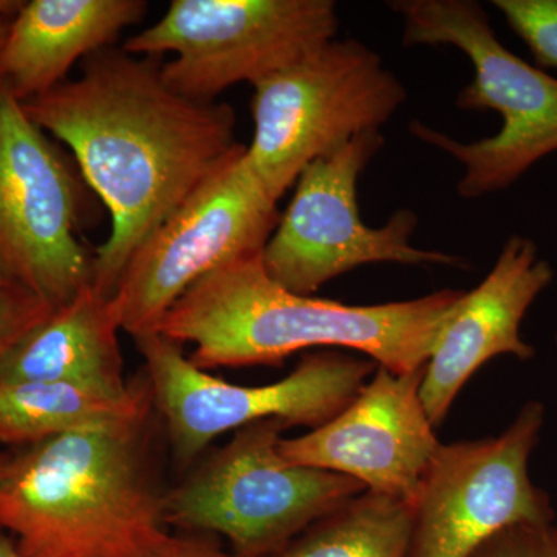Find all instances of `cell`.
Here are the masks:
<instances>
[{"label":"cell","instance_id":"4","mask_svg":"<svg viewBox=\"0 0 557 557\" xmlns=\"http://www.w3.org/2000/svg\"><path fill=\"white\" fill-rule=\"evenodd\" d=\"M403 20V44L450 46L463 51L474 79L458 94L457 106L494 110L504 120L494 137L463 143L412 123L421 141L449 153L465 168L458 196L479 199L507 189L539 160L557 150V79L502 46L486 11L474 0L388 2Z\"/></svg>","mask_w":557,"mask_h":557},{"label":"cell","instance_id":"11","mask_svg":"<svg viewBox=\"0 0 557 557\" xmlns=\"http://www.w3.org/2000/svg\"><path fill=\"white\" fill-rule=\"evenodd\" d=\"M244 152L237 146L127 260L110 299L132 338L153 332L201 277L269 244L281 219L277 203L245 170Z\"/></svg>","mask_w":557,"mask_h":557},{"label":"cell","instance_id":"1","mask_svg":"<svg viewBox=\"0 0 557 557\" xmlns=\"http://www.w3.org/2000/svg\"><path fill=\"white\" fill-rule=\"evenodd\" d=\"M40 129L64 143L112 226L95 249L94 285L112 296L135 249L230 159L236 112L196 101L163 76V61L109 47L67 79L22 102Z\"/></svg>","mask_w":557,"mask_h":557},{"label":"cell","instance_id":"6","mask_svg":"<svg viewBox=\"0 0 557 557\" xmlns=\"http://www.w3.org/2000/svg\"><path fill=\"white\" fill-rule=\"evenodd\" d=\"M252 87L255 135L242 163L274 203L310 163L380 132L408 98L380 54L355 39H332Z\"/></svg>","mask_w":557,"mask_h":557},{"label":"cell","instance_id":"17","mask_svg":"<svg viewBox=\"0 0 557 557\" xmlns=\"http://www.w3.org/2000/svg\"><path fill=\"white\" fill-rule=\"evenodd\" d=\"M146 392L145 375L132 383L131 394L124 397L54 381H0V443L27 448L126 412Z\"/></svg>","mask_w":557,"mask_h":557},{"label":"cell","instance_id":"25","mask_svg":"<svg viewBox=\"0 0 557 557\" xmlns=\"http://www.w3.org/2000/svg\"><path fill=\"white\" fill-rule=\"evenodd\" d=\"M11 20H13V16H0V49L5 44L7 36H9Z\"/></svg>","mask_w":557,"mask_h":557},{"label":"cell","instance_id":"18","mask_svg":"<svg viewBox=\"0 0 557 557\" xmlns=\"http://www.w3.org/2000/svg\"><path fill=\"white\" fill-rule=\"evenodd\" d=\"M413 505L364 491L271 557H409Z\"/></svg>","mask_w":557,"mask_h":557},{"label":"cell","instance_id":"22","mask_svg":"<svg viewBox=\"0 0 557 557\" xmlns=\"http://www.w3.org/2000/svg\"><path fill=\"white\" fill-rule=\"evenodd\" d=\"M148 557H239L196 533L168 534Z\"/></svg>","mask_w":557,"mask_h":557},{"label":"cell","instance_id":"7","mask_svg":"<svg viewBox=\"0 0 557 557\" xmlns=\"http://www.w3.org/2000/svg\"><path fill=\"white\" fill-rule=\"evenodd\" d=\"M152 405L172 457L189 468L220 435L278 418L289 428L317 429L347 408L373 375V359L306 355L289 375L267 386L226 383L185 357L182 344L159 332L134 336Z\"/></svg>","mask_w":557,"mask_h":557},{"label":"cell","instance_id":"23","mask_svg":"<svg viewBox=\"0 0 557 557\" xmlns=\"http://www.w3.org/2000/svg\"><path fill=\"white\" fill-rule=\"evenodd\" d=\"M0 557H28L17 547L16 539L0 528Z\"/></svg>","mask_w":557,"mask_h":557},{"label":"cell","instance_id":"13","mask_svg":"<svg viewBox=\"0 0 557 557\" xmlns=\"http://www.w3.org/2000/svg\"><path fill=\"white\" fill-rule=\"evenodd\" d=\"M423 372L398 375L376 366L346 409L307 434L282 438L281 453L292 463L336 472L373 493L416 504L442 445L421 401Z\"/></svg>","mask_w":557,"mask_h":557},{"label":"cell","instance_id":"12","mask_svg":"<svg viewBox=\"0 0 557 557\" xmlns=\"http://www.w3.org/2000/svg\"><path fill=\"white\" fill-rule=\"evenodd\" d=\"M544 421L530 401L497 437L440 445L413 504L409 557H471L509 527L556 519L528 474Z\"/></svg>","mask_w":557,"mask_h":557},{"label":"cell","instance_id":"24","mask_svg":"<svg viewBox=\"0 0 557 557\" xmlns=\"http://www.w3.org/2000/svg\"><path fill=\"white\" fill-rule=\"evenodd\" d=\"M24 3L22 0H0V16H16Z\"/></svg>","mask_w":557,"mask_h":557},{"label":"cell","instance_id":"2","mask_svg":"<svg viewBox=\"0 0 557 557\" xmlns=\"http://www.w3.org/2000/svg\"><path fill=\"white\" fill-rule=\"evenodd\" d=\"M148 392L135 408L10 453L0 528L28 557H148L170 534Z\"/></svg>","mask_w":557,"mask_h":557},{"label":"cell","instance_id":"8","mask_svg":"<svg viewBox=\"0 0 557 557\" xmlns=\"http://www.w3.org/2000/svg\"><path fill=\"white\" fill-rule=\"evenodd\" d=\"M332 0H174L159 22L131 36L123 49L161 58L172 89L196 101H218L240 83L251 86L335 39Z\"/></svg>","mask_w":557,"mask_h":557},{"label":"cell","instance_id":"20","mask_svg":"<svg viewBox=\"0 0 557 557\" xmlns=\"http://www.w3.org/2000/svg\"><path fill=\"white\" fill-rule=\"evenodd\" d=\"M53 311L27 289L0 282V364L11 348Z\"/></svg>","mask_w":557,"mask_h":557},{"label":"cell","instance_id":"27","mask_svg":"<svg viewBox=\"0 0 557 557\" xmlns=\"http://www.w3.org/2000/svg\"><path fill=\"white\" fill-rule=\"evenodd\" d=\"M556 344H557V335H556Z\"/></svg>","mask_w":557,"mask_h":557},{"label":"cell","instance_id":"14","mask_svg":"<svg viewBox=\"0 0 557 557\" xmlns=\"http://www.w3.org/2000/svg\"><path fill=\"white\" fill-rule=\"evenodd\" d=\"M552 281V265L539 258L537 245L512 236L479 287L463 293L440 333L421 381V401L435 428L446 420L465 384L490 359L534 357V348L520 336V325Z\"/></svg>","mask_w":557,"mask_h":557},{"label":"cell","instance_id":"5","mask_svg":"<svg viewBox=\"0 0 557 557\" xmlns=\"http://www.w3.org/2000/svg\"><path fill=\"white\" fill-rule=\"evenodd\" d=\"M288 428L270 418L234 432L166 491L168 527L219 534L239 557H271L368 491L358 480L287 460L281 442Z\"/></svg>","mask_w":557,"mask_h":557},{"label":"cell","instance_id":"9","mask_svg":"<svg viewBox=\"0 0 557 557\" xmlns=\"http://www.w3.org/2000/svg\"><path fill=\"white\" fill-rule=\"evenodd\" d=\"M87 188L76 164L0 83V282L54 310L94 284L95 252L79 239Z\"/></svg>","mask_w":557,"mask_h":557},{"label":"cell","instance_id":"16","mask_svg":"<svg viewBox=\"0 0 557 557\" xmlns=\"http://www.w3.org/2000/svg\"><path fill=\"white\" fill-rule=\"evenodd\" d=\"M120 330L112 299L89 284L11 348L0 381H54L129 395Z\"/></svg>","mask_w":557,"mask_h":557},{"label":"cell","instance_id":"15","mask_svg":"<svg viewBox=\"0 0 557 557\" xmlns=\"http://www.w3.org/2000/svg\"><path fill=\"white\" fill-rule=\"evenodd\" d=\"M145 0H32L11 20L0 49V83L27 102L67 81L70 69L115 46L138 24Z\"/></svg>","mask_w":557,"mask_h":557},{"label":"cell","instance_id":"19","mask_svg":"<svg viewBox=\"0 0 557 557\" xmlns=\"http://www.w3.org/2000/svg\"><path fill=\"white\" fill-rule=\"evenodd\" d=\"M512 32L544 69H557V0H494Z\"/></svg>","mask_w":557,"mask_h":557},{"label":"cell","instance_id":"21","mask_svg":"<svg viewBox=\"0 0 557 557\" xmlns=\"http://www.w3.org/2000/svg\"><path fill=\"white\" fill-rule=\"evenodd\" d=\"M471 557H557V518L500 531Z\"/></svg>","mask_w":557,"mask_h":557},{"label":"cell","instance_id":"3","mask_svg":"<svg viewBox=\"0 0 557 557\" xmlns=\"http://www.w3.org/2000/svg\"><path fill=\"white\" fill-rule=\"evenodd\" d=\"M262 252L231 260L201 277L153 332L193 344L197 368L281 366L298 351L343 347L405 375L424 369L463 289L379 306H347L278 285Z\"/></svg>","mask_w":557,"mask_h":557},{"label":"cell","instance_id":"26","mask_svg":"<svg viewBox=\"0 0 557 557\" xmlns=\"http://www.w3.org/2000/svg\"><path fill=\"white\" fill-rule=\"evenodd\" d=\"M10 453H0V468L5 465V461L9 460Z\"/></svg>","mask_w":557,"mask_h":557},{"label":"cell","instance_id":"10","mask_svg":"<svg viewBox=\"0 0 557 557\" xmlns=\"http://www.w3.org/2000/svg\"><path fill=\"white\" fill-rule=\"evenodd\" d=\"M384 146L381 132H364L310 163L262 252L267 273L282 287L313 296L341 274L376 262L461 269L463 259L413 247L418 219L399 209L370 228L358 205L359 175Z\"/></svg>","mask_w":557,"mask_h":557}]
</instances>
